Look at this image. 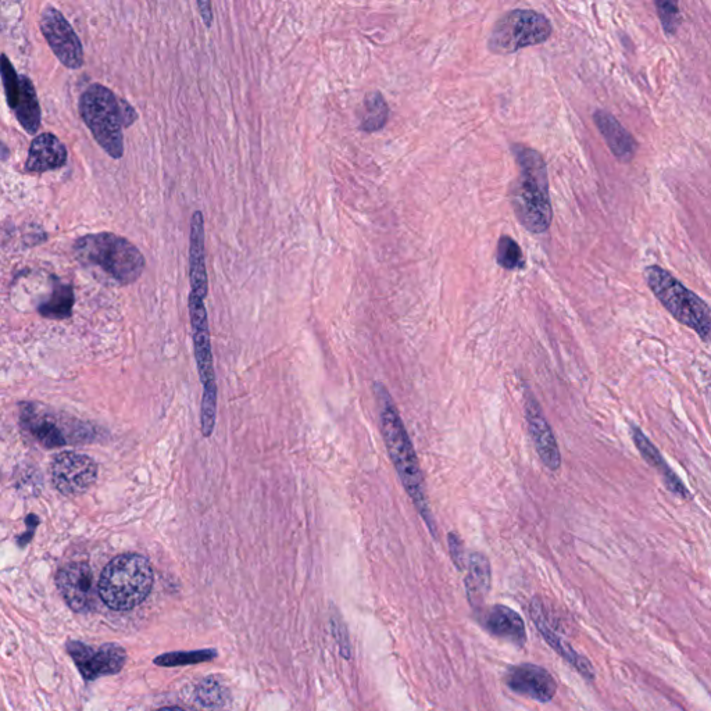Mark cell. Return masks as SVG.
<instances>
[{
    "instance_id": "obj_1",
    "label": "cell",
    "mask_w": 711,
    "mask_h": 711,
    "mask_svg": "<svg viewBox=\"0 0 711 711\" xmlns=\"http://www.w3.org/2000/svg\"><path fill=\"white\" fill-rule=\"evenodd\" d=\"M375 395H377L382 437H384L393 466L398 471L400 481H402L403 487L409 493L410 499L413 500L418 513L421 514L425 524L435 535V523L434 518H432L427 493H425L423 471H421L420 463H418L417 455L414 452L409 434H407L405 424H403L402 417H400L387 388L382 387L381 384L375 385Z\"/></svg>"
},
{
    "instance_id": "obj_2",
    "label": "cell",
    "mask_w": 711,
    "mask_h": 711,
    "mask_svg": "<svg viewBox=\"0 0 711 711\" xmlns=\"http://www.w3.org/2000/svg\"><path fill=\"white\" fill-rule=\"evenodd\" d=\"M512 149L520 169L510 187V202L514 213L525 230L532 234H543L549 230L553 220L548 167L537 150L520 144L513 145Z\"/></svg>"
},
{
    "instance_id": "obj_3",
    "label": "cell",
    "mask_w": 711,
    "mask_h": 711,
    "mask_svg": "<svg viewBox=\"0 0 711 711\" xmlns=\"http://www.w3.org/2000/svg\"><path fill=\"white\" fill-rule=\"evenodd\" d=\"M80 114L100 148L113 159H121L123 130L138 119L134 107L127 100L117 98L105 85L92 84L81 95Z\"/></svg>"
},
{
    "instance_id": "obj_4",
    "label": "cell",
    "mask_w": 711,
    "mask_h": 711,
    "mask_svg": "<svg viewBox=\"0 0 711 711\" xmlns=\"http://www.w3.org/2000/svg\"><path fill=\"white\" fill-rule=\"evenodd\" d=\"M74 252L82 264L98 267L120 285L134 284L145 270V257L137 246L112 232L78 238Z\"/></svg>"
},
{
    "instance_id": "obj_5",
    "label": "cell",
    "mask_w": 711,
    "mask_h": 711,
    "mask_svg": "<svg viewBox=\"0 0 711 711\" xmlns=\"http://www.w3.org/2000/svg\"><path fill=\"white\" fill-rule=\"evenodd\" d=\"M152 587V566L148 559L135 553L117 556L107 564L98 585L103 602L119 612L141 605Z\"/></svg>"
},
{
    "instance_id": "obj_6",
    "label": "cell",
    "mask_w": 711,
    "mask_h": 711,
    "mask_svg": "<svg viewBox=\"0 0 711 711\" xmlns=\"http://www.w3.org/2000/svg\"><path fill=\"white\" fill-rule=\"evenodd\" d=\"M643 275L650 291L675 319L692 328L699 337H710L711 310L705 300L689 291L673 274L660 266L646 267Z\"/></svg>"
},
{
    "instance_id": "obj_7",
    "label": "cell",
    "mask_w": 711,
    "mask_h": 711,
    "mask_svg": "<svg viewBox=\"0 0 711 711\" xmlns=\"http://www.w3.org/2000/svg\"><path fill=\"white\" fill-rule=\"evenodd\" d=\"M196 294L189 295V316H191L192 335H194L196 363H198L200 382L203 385L202 432L210 437L216 425L217 385L214 375L212 344H210L209 320L205 302Z\"/></svg>"
},
{
    "instance_id": "obj_8",
    "label": "cell",
    "mask_w": 711,
    "mask_h": 711,
    "mask_svg": "<svg viewBox=\"0 0 711 711\" xmlns=\"http://www.w3.org/2000/svg\"><path fill=\"white\" fill-rule=\"evenodd\" d=\"M548 17L534 10H513L493 27L489 49L496 55H510L528 46L541 45L552 35Z\"/></svg>"
},
{
    "instance_id": "obj_9",
    "label": "cell",
    "mask_w": 711,
    "mask_h": 711,
    "mask_svg": "<svg viewBox=\"0 0 711 711\" xmlns=\"http://www.w3.org/2000/svg\"><path fill=\"white\" fill-rule=\"evenodd\" d=\"M41 31L46 42L64 67L70 70L81 69L84 64V49L74 28L55 7H45L41 14Z\"/></svg>"
},
{
    "instance_id": "obj_10",
    "label": "cell",
    "mask_w": 711,
    "mask_h": 711,
    "mask_svg": "<svg viewBox=\"0 0 711 711\" xmlns=\"http://www.w3.org/2000/svg\"><path fill=\"white\" fill-rule=\"evenodd\" d=\"M98 478V464L92 457L77 452H62L52 463V481L66 496L82 495Z\"/></svg>"
},
{
    "instance_id": "obj_11",
    "label": "cell",
    "mask_w": 711,
    "mask_h": 711,
    "mask_svg": "<svg viewBox=\"0 0 711 711\" xmlns=\"http://www.w3.org/2000/svg\"><path fill=\"white\" fill-rule=\"evenodd\" d=\"M56 585L75 612H85L94 605V573L88 563L75 562L64 566L56 575Z\"/></svg>"
},
{
    "instance_id": "obj_12",
    "label": "cell",
    "mask_w": 711,
    "mask_h": 711,
    "mask_svg": "<svg viewBox=\"0 0 711 711\" xmlns=\"http://www.w3.org/2000/svg\"><path fill=\"white\" fill-rule=\"evenodd\" d=\"M507 687L518 695L537 700V702H550L555 698L557 684L555 678L548 670L535 664H518L510 667L505 675Z\"/></svg>"
},
{
    "instance_id": "obj_13",
    "label": "cell",
    "mask_w": 711,
    "mask_h": 711,
    "mask_svg": "<svg viewBox=\"0 0 711 711\" xmlns=\"http://www.w3.org/2000/svg\"><path fill=\"white\" fill-rule=\"evenodd\" d=\"M69 652L87 680L119 673L125 663V650L117 645H105L94 650L80 642H71Z\"/></svg>"
},
{
    "instance_id": "obj_14",
    "label": "cell",
    "mask_w": 711,
    "mask_h": 711,
    "mask_svg": "<svg viewBox=\"0 0 711 711\" xmlns=\"http://www.w3.org/2000/svg\"><path fill=\"white\" fill-rule=\"evenodd\" d=\"M525 413H527L532 441H534L535 448H537L543 464L549 470H559L560 464H562L559 446H557L552 428H550L548 421L543 416L541 406H539L537 399L532 396V393L525 395Z\"/></svg>"
},
{
    "instance_id": "obj_15",
    "label": "cell",
    "mask_w": 711,
    "mask_h": 711,
    "mask_svg": "<svg viewBox=\"0 0 711 711\" xmlns=\"http://www.w3.org/2000/svg\"><path fill=\"white\" fill-rule=\"evenodd\" d=\"M67 159L69 153L63 142L52 132H45L31 142L25 170L28 173H48V171L62 169L66 166Z\"/></svg>"
},
{
    "instance_id": "obj_16",
    "label": "cell",
    "mask_w": 711,
    "mask_h": 711,
    "mask_svg": "<svg viewBox=\"0 0 711 711\" xmlns=\"http://www.w3.org/2000/svg\"><path fill=\"white\" fill-rule=\"evenodd\" d=\"M189 281L192 294L206 299L209 292L205 252V221L200 210L192 214L191 239H189Z\"/></svg>"
},
{
    "instance_id": "obj_17",
    "label": "cell",
    "mask_w": 711,
    "mask_h": 711,
    "mask_svg": "<svg viewBox=\"0 0 711 711\" xmlns=\"http://www.w3.org/2000/svg\"><path fill=\"white\" fill-rule=\"evenodd\" d=\"M21 425L30 431L32 437L37 439L42 446L48 449L62 448L69 443L62 427L57 424L55 417L42 412L35 405L24 403L21 405Z\"/></svg>"
},
{
    "instance_id": "obj_18",
    "label": "cell",
    "mask_w": 711,
    "mask_h": 711,
    "mask_svg": "<svg viewBox=\"0 0 711 711\" xmlns=\"http://www.w3.org/2000/svg\"><path fill=\"white\" fill-rule=\"evenodd\" d=\"M482 624L485 630L496 638L505 639L514 645L524 646L527 642V630L523 617L509 606L495 605L482 614Z\"/></svg>"
},
{
    "instance_id": "obj_19",
    "label": "cell",
    "mask_w": 711,
    "mask_h": 711,
    "mask_svg": "<svg viewBox=\"0 0 711 711\" xmlns=\"http://www.w3.org/2000/svg\"><path fill=\"white\" fill-rule=\"evenodd\" d=\"M593 121L618 162L630 163L637 155V139L625 130L623 124L613 114L607 113L605 110H598L593 114Z\"/></svg>"
},
{
    "instance_id": "obj_20",
    "label": "cell",
    "mask_w": 711,
    "mask_h": 711,
    "mask_svg": "<svg viewBox=\"0 0 711 711\" xmlns=\"http://www.w3.org/2000/svg\"><path fill=\"white\" fill-rule=\"evenodd\" d=\"M530 609L532 620H534L535 625H537L538 630L541 631L542 637L546 639V642H548L549 645L563 657V659H566L568 663L573 664V666L577 668V670L580 671L584 677L593 678L591 664H589L584 657H581L578 653H575L574 650L571 649L562 638L557 637L555 631L550 628L548 620H546L545 613H543L541 602L537 599L532 600Z\"/></svg>"
},
{
    "instance_id": "obj_21",
    "label": "cell",
    "mask_w": 711,
    "mask_h": 711,
    "mask_svg": "<svg viewBox=\"0 0 711 711\" xmlns=\"http://www.w3.org/2000/svg\"><path fill=\"white\" fill-rule=\"evenodd\" d=\"M491 564L487 556L475 552L468 559V573L466 577L467 598L471 606L481 607L491 591Z\"/></svg>"
},
{
    "instance_id": "obj_22",
    "label": "cell",
    "mask_w": 711,
    "mask_h": 711,
    "mask_svg": "<svg viewBox=\"0 0 711 711\" xmlns=\"http://www.w3.org/2000/svg\"><path fill=\"white\" fill-rule=\"evenodd\" d=\"M13 110L17 121H19L25 132L30 135L37 134L42 121L41 106H39L34 84L25 75L20 77L19 100H17Z\"/></svg>"
},
{
    "instance_id": "obj_23",
    "label": "cell",
    "mask_w": 711,
    "mask_h": 711,
    "mask_svg": "<svg viewBox=\"0 0 711 711\" xmlns=\"http://www.w3.org/2000/svg\"><path fill=\"white\" fill-rule=\"evenodd\" d=\"M74 303L73 287L70 284H63V282L55 280L52 294H50L48 300L39 305L38 312L45 319L66 320L73 313Z\"/></svg>"
},
{
    "instance_id": "obj_24",
    "label": "cell",
    "mask_w": 711,
    "mask_h": 711,
    "mask_svg": "<svg viewBox=\"0 0 711 711\" xmlns=\"http://www.w3.org/2000/svg\"><path fill=\"white\" fill-rule=\"evenodd\" d=\"M389 117V107L387 100L380 92H370L364 98V114L360 128L364 132H375L381 130L387 124Z\"/></svg>"
},
{
    "instance_id": "obj_25",
    "label": "cell",
    "mask_w": 711,
    "mask_h": 711,
    "mask_svg": "<svg viewBox=\"0 0 711 711\" xmlns=\"http://www.w3.org/2000/svg\"><path fill=\"white\" fill-rule=\"evenodd\" d=\"M634 434L635 442H637L638 448L641 449L643 457H646L652 466L662 470V474H664V477L667 478L668 485H670L671 489H673L675 493H678V495H687V489L682 487L680 481H678L677 478H675V475L671 473L670 468L666 466V463H664V460L660 457L657 449L653 448L652 443L643 437L641 431L637 430L635 427Z\"/></svg>"
},
{
    "instance_id": "obj_26",
    "label": "cell",
    "mask_w": 711,
    "mask_h": 711,
    "mask_svg": "<svg viewBox=\"0 0 711 711\" xmlns=\"http://www.w3.org/2000/svg\"><path fill=\"white\" fill-rule=\"evenodd\" d=\"M496 262L505 270H520L525 267V257L520 245L510 237L499 239Z\"/></svg>"
},
{
    "instance_id": "obj_27",
    "label": "cell",
    "mask_w": 711,
    "mask_h": 711,
    "mask_svg": "<svg viewBox=\"0 0 711 711\" xmlns=\"http://www.w3.org/2000/svg\"><path fill=\"white\" fill-rule=\"evenodd\" d=\"M655 5L666 34H677L681 25V12L678 3L670 2V0H657Z\"/></svg>"
},
{
    "instance_id": "obj_28",
    "label": "cell",
    "mask_w": 711,
    "mask_h": 711,
    "mask_svg": "<svg viewBox=\"0 0 711 711\" xmlns=\"http://www.w3.org/2000/svg\"><path fill=\"white\" fill-rule=\"evenodd\" d=\"M2 81L7 103H9L10 109H13L19 100L20 75L16 73L13 64L10 63L6 55H2Z\"/></svg>"
},
{
    "instance_id": "obj_29",
    "label": "cell",
    "mask_w": 711,
    "mask_h": 711,
    "mask_svg": "<svg viewBox=\"0 0 711 711\" xmlns=\"http://www.w3.org/2000/svg\"><path fill=\"white\" fill-rule=\"evenodd\" d=\"M213 657L214 652H212V650H205V652L173 653V655L160 657V659L155 660V663L160 664V666H182V664L206 662V660L213 659Z\"/></svg>"
},
{
    "instance_id": "obj_30",
    "label": "cell",
    "mask_w": 711,
    "mask_h": 711,
    "mask_svg": "<svg viewBox=\"0 0 711 711\" xmlns=\"http://www.w3.org/2000/svg\"><path fill=\"white\" fill-rule=\"evenodd\" d=\"M200 702L206 706H219L223 703V687L219 682L207 680L203 682L198 691Z\"/></svg>"
},
{
    "instance_id": "obj_31",
    "label": "cell",
    "mask_w": 711,
    "mask_h": 711,
    "mask_svg": "<svg viewBox=\"0 0 711 711\" xmlns=\"http://www.w3.org/2000/svg\"><path fill=\"white\" fill-rule=\"evenodd\" d=\"M449 549L450 557H452L453 563L459 568V570H464L466 568V555H464V545L462 539L457 537L456 534H449Z\"/></svg>"
},
{
    "instance_id": "obj_32",
    "label": "cell",
    "mask_w": 711,
    "mask_h": 711,
    "mask_svg": "<svg viewBox=\"0 0 711 711\" xmlns=\"http://www.w3.org/2000/svg\"><path fill=\"white\" fill-rule=\"evenodd\" d=\"M196 5L199 7L200 16H202L203 21H205L206 27H210L213 23L212 3L198 2Z\"/></svg>"
},
{
    "instance_id": "obj_33",
    "label": "cell",
    "mask_w": 711,
    "mask_h": 711,
    "mask_svg": "<svg viewBox=\"0 0 711 711\" xmlns=\"http://www.w3.org/2000/svg\"><path fill=\"white\" fill-rule=\"evenodd\" d=\"M159 711H184V710L177 709V707H169V709H162Z\"/></svg>"
}]
</instances>
